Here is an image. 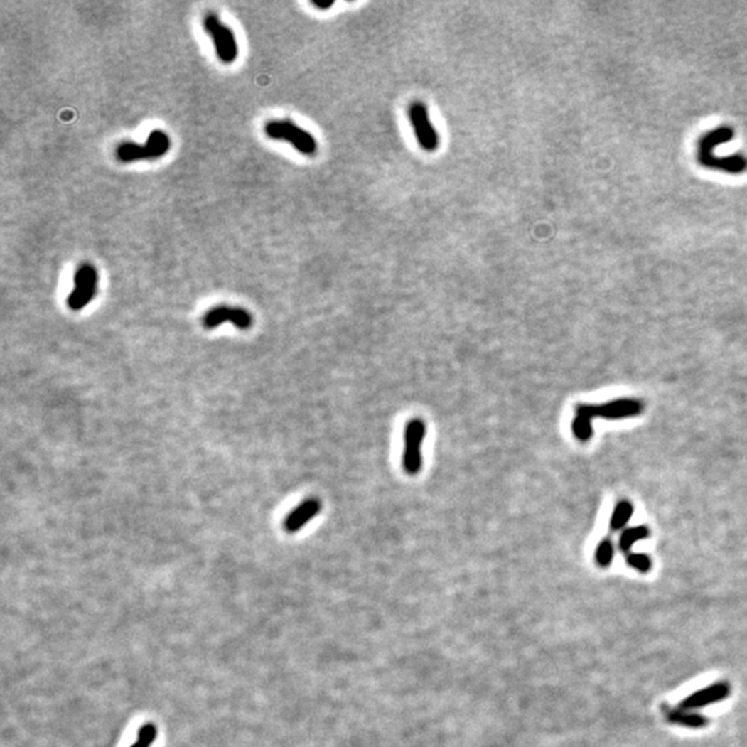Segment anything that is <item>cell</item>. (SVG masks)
<instances>
[{
	"instance_id": "8",
	"label": "cell",
	"mask_w": 747,
	"mask_h": 747,
	"mask_svg": "<svg viewBox=\"0 0 747 747\" xmlns=\"http://www.w3.org/2000/svg\"><path fill=\"white\" fill-rule=\"evenodd\" d=\"M643 406L637 400H615L602 406H590V404H580L576 407V415H583L589 419H593L595 417L601 418H624L630 415H637L641 412Z\"/></svg>"
},
{
	"instance_id": "4",
	"label": "cell",
	"mask_w": 747,
	"mask_h": 747,
	"mask_svg": "<svg viewBox=\"0 0 747 747\" xmlns=\"http://www.w3.org/2000/svg\"><path fill=\"white\" fill-rule=\"evenodd\" d=\"M99 273L90 263H83L77 267L74 277V289L67 299L68 308L74 311L86 308L97 292Z\"/></svg>"
},
{
	"instance_id": "11",
	"label": "cell",
	"mask_w": 747,
	"mask_h": 747,
	"mask_svg": "<svg viewBox=\"0 0 747 747\" xmlns=\"http://www.w3.org/2000/svg\"><path fill=\"white\" fill-rule=\"evenodd\" d=\"M666 719L671 724H677L687 728H704L709 720L700 713H695L694 710H687L682 707H674L666 710Z\"/></svg>"
},
{
	"instance_id": "7",
	"label": "cell",
	"mask_w": 747,
	"mask_h": 747,
	"mask_svg": "<svg viewBox=\"0 0 747 747\" xmlns=\"http://www.w3.org/2000/svg\"><path fill=\"white\" fill-rule=\"evenodd\" d=\"M203 323L208 330H213L222 326L223 323H232L238 330H248L252 327L254 318L248 310L219 305L206 311Z\"/></svg>"
},
{
	"instance_id": "16",
	"label": "cell",
	"mask_w": 747,
	"mask_h": 747,
	"mask_svg": "<svg viewBox=\"0 0 747 747\" xmlns=\"http://www.w3.org/2000/svg\"><path fill=\"white\" fill-rule=\"evenodd\" d=\"M625 561H627L628 566L633 567V569H635V570H638L641 573H647L652 569V561L645 554H638V552L637 554H633V552L630 554L628 552Z\"/></svg>"
},
{
	"instance_id": "1",
	"label": "cell",
	"mask_w": 747,
	"mask_h": 747,
	"mask_svg": "<svg viewBox=\"0 0 747 747\" xmlns=\"http://www.w3.org/2000/svg\"><path fill=\"white\" fill-rule=\"evenodd\" d=\"M171 137L166 131L155 129L150 133L144 144L127 141L117 147V159L124 163L136 162V161H153L162 158L171 150Z\"/></svg>"
},
{
	"instance_id": "9",
	"label": "cell",
	"mask_w": 747,
	"mask_h": 747,
	"mask_svg": "<svg viewBox=\"0 0 747 747\" xmlns=\"http://www.w3.org/2000/svg\"><path fill=\"white\" fill-rule=\"evenodd\" d=\"M729 694H731V687L728 682H716V684H711L703 689H699L694 694L687 696L684 700H681L679 707L687 709V710L702 709L704 706L725 700Z\"/></svg>"
},
{
	"instance_id": "13",
	"label": "cell",
	"mask_w": 747,
	"mask_h": 747,
	"mask_svg": "<svg viewBox=\"0 0 747 747\" xmlns=\"http://www.w3.org/2000/svg\"><path fill=\"white\" fill-rule=\"evenodd\" d=\"M571 431L574 434V436L579 439L580 441H587L589 439L593 436V425H591V419L583 417V415H576L573 422H571Z\"/></svg>"
},
{
	"instance_id": "14",
	"label": "cell",
	"mask_w": 747,
	"mask_h": 747,
	"mask_svg": "<svg viewBox=\"0 0 747 747\" xmlns=\"http://www.w3.org/2000/svg\"><path fill=\"white\" fill-rule=\"evenodd\" d=\"M615 555V548L611 540H602L595 549V562L601 567H608Z\"/></svg>"
},
{
	"instance_id": "15",
	"label": "cell",
	"mask_w": 747,
	"mask_h": 747,
	"mask_svg": "<svg viewBox=\"0 0 747 747\" xmlns=\"http://www.w3.org/2000/svg\"><path fill=\"white\" fill-rule=\"evenodd\" d=\"M631 515H633V505L628 501H621L612 515V520H611L612 530L621 529L628 522Z\"/></svg>"
},
{
	"instance_id": "12",
	"label": "cell",
	"mask_w": 747,
	"mask_h": 747,
	"mask_svg": "<svg viewBox=\"0 0 747 747\" xmlns=\"http://www.w3.org/2000/svg\"><path fill=\"white\" fill-rule=\"evenodd\" d=\"M649 536V530L644 527V526H637V527H631V529H627L625 532H623V534L620 536V540H618V548L628 554V551L631 549V547L638 542V540H644Z\"/></svg>"
},
{
	"instance_id": "17",
	"label": "cell",
	"mask_w": 747,
	"mask_h": 747,
	"mask_svg": "<svg viewBox=\"0 0 747 747\" xmlns=\"http://www.w3.org/2000/svg\"><path fill=\"white\" fill-rule=\"evenodd\" d=\"M158 735V729L153 724L144 725L139 732V739L131 747H150Z\"/></svg>"
},
{
	"instance_id": "18",
	"label": "cell",
	"mask_w": 747,
	"mask_h": 747,
	"mask_svg": "<svg viewBox=\"0 0 747 747\" xmlns=\"http://www.w3.org/2000/svg\"><path fill=\"white\" fill-rule=\"evenodd\" d=\"M335 3V0H327V1H323V0H311V4L320 10H327L330 7H333Z\"/></svg>"
},
{
	"instance_id": "6",
	"label": "cell",
	"mask_w": 747,
	"mask_h": 747,
	"mask_svg": "<svg viewBox=\"0 0 747 747\" xmlns=\"http://www.w3.org/2000/svg\"><path fill=\"white\" fill-rule=\"evenodd\" d=\"M409 118L419 146L425 151H435L439 147V134L429 119L428 108L424 103H412L409 107Z\"/></svg>"
},
{
	"instance_id": "3",
	"label": "cell",
	"mask_w": 747,
	"mask_h": 747,
	"mask_svg": "<svg viewBox=\"0 0 747 747\" xmlns=\"http://www.w3.org/2000/svg\"><path fill=\"white\" fill-rule=\"evenodd\" d=\"M204 28L215 43L217 58L225 64L234 63L238 55V45L232 28L223 24L220 18L213 13H209L206 16Z\"/></svg>"
},
{
	"instance_id": "5",
	"label": "cell",
	"mask_w": 747,
	"mask_h": 747,
	"mask_svg": "<svg viewBox=\"0 0 747 747\" xmlns=\"http://www.w3.org/2000/svg\"><path fill=\"white\" fill-rule=\"evenodd\" d=\"M426 435V425L419 418L407 422L404 431V454L403 468L409 475L419 473L422 468V443Z\"/></svg>"
},
{
	"instance_id": "10",
	"label": "cell",
	"mask_w": 747,
	"mask_h": 747,
	"mask_svg": "<svg viewBox=\"0 0 747 747\" xmlns=\"http://www.w3.org/2000/svg\"><path fill=\"white\" fill-rule=\"evenodd\" d=\"M321 511V503L317 498H309L298 505L284 520V529L288 533H296L305 527L313 517Z\"/></svg>"
},
{
	"instance_id": "2",
	"label": "cell",
	"mask_w": 747,
	"mask_h": 747,
	"mask_svg": "<svg viewBox=\"0 0 747 747\" xmlns=\"http://www.w3.org/2000/svg\"><path fill=\"white\" fill-rule=\"evenodd\" d=\"M264 133L272 140L288 141L301 154L311 156L317 153V141L314 136L291 121H270L264 125Z\"/></svg>"
}]
</instances>
